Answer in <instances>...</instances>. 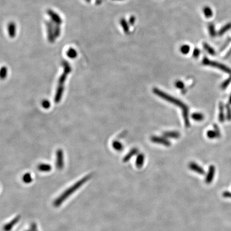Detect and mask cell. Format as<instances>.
<instances>
[{
  "mask_svg": "<svg viewBox=\"0 0 231 231\" xmlns=\"http://www.w3.org/2000/svg\"><path fill=\"white\" fill-rule=\"evenodd\" d=\"M202 63L204 65L216 67L219 70H222V71L225 73H228L231 75V69L223 64L219 63L218 62L210 60L207 57H204V58L203 59Z\"/></svg>",
  "mask_w": 231,
  "mask_h": 231,
  "instance_id": "cell-4",
  "label": "cell"
},
{
  "mask_svg": "<svg viewBox=\"0 0 231 231\" xmlns=\"http://www.w3.org/2000/svg\"><path fill=\"white\" fill-rule=\"evenodd\" d=\"M7 74V69L6 67H2L0 69V78L4 79Z\"/></svg>",
  "mask_w": 231,
  "mask_h": 231,
  "instance_id": "cell-31",
  "label": "cell"
},
{
  "mask_svg": "<svg viewBox=\"0 0 231 231\" xmlns=\"http://www.w3.org/2000/svg\"><path fill=\"white\" fill-rule=\"evenodd\" d=\"M213 128H214V131H215L217 135V138H220L221 136V133H220V131L219 130L218 126L217 124H215L213 125Z\"/></svg>",
  "mask_w": 231,
  "mask_h": 231,
  "instance_id": "cell-34",
  "label": "cell"
},
{
  "mask_svg": "<svg viewBox=\"0 0 231 231\" xmlns=\"http://www.w3.org/2000/svg\"><path fill=\"white\" fill-rule=\"evenodd\" d=\"M226 119L228 121L231 120V108L228 105H226Z\"/></svg>",
  "mask_w": 231,
  "mask_h": 231,
  "instance_id": "cell-32",
  "label": "cell"
},
{
  "mask_svg": "<svg viewBox=\"0 0 231 231\" xmlns=\"http://www.w3.org/2000/svg\"><path fill=\"white\" fill-rule=\"evenodd\" d=\"M54 35L55 36V38H57L59 37L61 33V29H60V25H55L54 26Z\"/></svg>",
  "mask_w": 231,
  "mask_h": 231,
  "instance_id": "cell-28",
  "label": "cell"
},
{
  "mask_svg": "<svg viewBox=\"0 0 231 231\" xmlns=\"http://www.w3.org/2000/svg\"><path fill=\"white\" fill-rule=\"evenodd\" d=\"M180 52L184 55H187L190 53V46L188 44L183 45L180 47Z\"/></svg>",
  "mask_w": 231,
  "mask_h": 231,
  "instance_id": "cell-26",
  "label": "cell"
},
{
  "mask_svg": "<svg viewBox=\"0 0 231 231\" xmlns=\"http://www.w3.org/2000/svg\"><path fill=\"white\" fill-rule=\"evenodd\" d=\"M62 65L64 67V72L63 74L61 75L59 82H58V86L57 88V92L55 95V101L58 103L60 101V98L63 92L64 84L67 79V77L68 74L70 73L71 71V67H70V64L67 61L63 60Z\"/></svg>",
  "mask_w": 231,
  "mask_h": 231,
  "instance_id": "cell-3",
  "label": "cell"
},
{
  "mask_svg": "<svg viewBox=\"0 0 231 231\" xmlns=\"http://www.w3.org/2000/svg\"><path fill=\"white\" fill-rule=\"evenodd\" d=\"M31 231H38V227H37V225L35 223H33L31 224V228H30Z\"/></svg>",
  "mask_w": 231,
  "mask_h": 231,
  "instance_id": "cell-36",
  "label": "cell"
},
{
  "mask_svg": "<svg viewBox=\"0 0 231 231\" xmlns=\"http://www.w3.org/2000/svg\"><path fill=\"white\" fill-rule=\"evenodd\" d=\"M208 29H209V34L212 37H214L217 35L215 25L213 24H209V26H208Z\"/></svg>",
  "mask_w": 231,
  "mask_h": 231,
  "instance_id": "cell-27",
  "label": "cell"
},
{
  "mask_svg": "<svg viewBox=\"0 0 231 231\" xmlns=\"http://www.w3.org/2000/svg\"><path fill=\"white\" fill-rule=\"evenodd\" d=\"M113 1H123V0H113Z\"/></svg>",
  "mask_w": 231,
  "mask_h": 231,
  "instance_id": "cell-43",
  "label": "cell"
},
{
  "mask_svg": "<svg viewBox=\"0 0 231 231\" xmlns=\"http://www.w3.org/2000/svg\"><path fill=\"white\" fill-rule=\"evenodd\" d=\"M192 118H193L194 120L195 121H202L204 118V115L201 114V113H199V112H196V113H194L192 115Z\"/></svg>",
  "mask_w": 231,
  "mask_h": 231,
  "instance_id": "cell-21",
  "label": "cell"
},
{
  "mask_svg": "<svg viewBox=\"0 0 231 231\" xmlns=\"http://www.w3.org/2000/svg\"><path fill=\"white\" fill-rule=\"evenodd\" d=\"M231 82V76L228 78V79H226L224 82H223L221 85V88L223 89L226 88L228 85Z\"/></svg>",
  "mask_w": 231,
  "mask_h": 231,
  "instance_id": "cell-30",
  "label": "cell"
},
{
  "mask_svg": "<svg viewBox=\"0 0 231 231\" xmlns=\"http://www.w3.org/2000/svg\"><path fill=\"white\" fill-rule=\"evenodd\" d=\"M216 169L215 166L213 165H210L209 166L208 172L206 176V183L207 184H210L213 179V178L215 177V174Z\"/></svg>",
  "mask_w": 231,
  "mask_h": 231,
  "instance_id": "cell-9",
  "label": "cell"
},
{
  "mask_svg": "<svg viewBox=\"0 0 231 231\" xmlns=\"http://www.w3.org/2000/svg\"><path fill=\"white\" fill-rule=\"evenodd\" d=\"M8 31L10 37L13 38L16 34V26L15 22H10L8 25Z\"/></svg>",
  "mask_w": 231,
  "mask_h": 231,
  "instance_id": "cell-12",
  "label": "cell"
},
{
  "mask_svg": "<svg viewBox=\"0 0 231 231\" xmlns=\"http://www.w3.org/2000/svg\"><path fill=\"white\" fill-rule=\"evenodd\" d=\"M21 216L20 215H18L13 218L11 221L6 223V224L3 226V230L4 231H11L14 226L18 224V223L20 220Z\"/></svg>",
  "mask_w": 231,
  "mask_h": 231,
  "instance_id": "cell-6",
  "label": "cell"
},
{
  "mask_svg": "<svg viewBox=\"0 0 231 231\" xmlns=\"http://www.w3.org/2000/svg\"><path fill=\"white\" fill-rule=\"evenodd\" d=\"M139 152L138 149L136 148H133L130 150V152H128L123 158L124 162H127L130 160L131 158H132L133 156L137 154Z\"/></svg>",
  "mask_w": 231,
  "mask_h": 231,
  "instance_id": "cell-15",
  "label": "cell"
},
{
  "mask_svg": "<svg viewBox=\"0 0 231 231\" xmlns=\"http://www.w3.org/2000/svg\"><path fill=\"white\" fill-rule=\"evenodd\" d=\"M206 135L209 139H211L217 138V135L214 130H209L207 132Z\"/></svg>",
  "mask_w": 231,
  "mask_h": 231,
  "instance_id": "cell-29",
  "label": "cell"
},
{
  "mask_svg": "<svg viewBox=\"0 0 231 231\" xmlns=\"http://www.w3.org/2000/svg\"><path fill=\"white\" fill-rule=\"evenodd\" d=\"M52 21H47L46 22L47 31L48 39L51 43H53L55 40V36L54 35V26Z\"/></svg>",
  "mask_w": 231,
  "mask_h": 231,
  "instance_id": "cell-5",
  "label": "cell"
},
{
  "mask_svg": "<svg viewBox=\"0 0 231 231\" xmlns=\"http://www.w3.org/2000/svg\"><path fill=\"white\" fill-rule=\"evenodd\" d=\"M203 11V13H204V16L207 18H211L213 15L212 9L209 6H206L204 7Z\"/></svg>",
  "mask_w": 231,
  "mask_h": 231,
  "instance_id": "cell-19",
  "label": "cell"
},
{
  "mask_svg": "<svg viewBox=\"0 0 231 231\" xmlns=\"http://www.w3.org/2000/svg\"><path fill=\"white\" fill-rule=\"evenodd\" d=\"M136 22V17L134 16H131L128 20V24L131 25H133Z\"/></svg>",
  "mask_w": 231,
  "mask_h": 231,
  "instance_id": "cell-37",
  "label": "cell"
},
{
  "mask_svg": "<svg viewBox=\"0 0 231 231\" xmlns=\"http://www.w3.org/2000/svg\"><path fill=\"white\" fill-rule=\"evenodd\" d=\"M180 136V133L177 131H169L164 133V136L166 138L178 139Z\"/></svg>",
  "mask_w": 231,
  "mask_h": 231,
  "instance_id": "cell-14",
  "label": "cell"
},
{
  "mask_svg": "<svg viewBox=\"0 0 231 231\" xmlns=\"http://www.w3.org/2000/svg\"><path fill=\"white\" fill-rule=\"evenodd\" d=\"M85 1H86L87 2H90L91 0H85Z\"/></svg>",
  "mask_w": 231,
  "mask_h": 231,
  "instance_id": "cell-41",
  "label": "cell"
},
{
  "mask_svg": "<svg viewBox=\"0 0 231 231\" xmlns=\"http://www.w3.org/2000/svg\"><path fill=\"white\" fill-rule=\"evenodd\" d=\"M67 56L70 58H74L77 56V53L73 48H70L67 53Z\"/></svg>",
  "mask_w": 231,
  "mask_h": 231,
  "instance_id": "cell-25",
  "label": "cell"
},
{
  "mask_svg": "<svg viewBox=\"0 0 231 231\" xmlns=\"http://www.w3.org/2000/svg\"><path fill=\"white\" fill-rule=\"evenodd\" d=\"M219 120L220 122L223 123L225 120V113H224V106L222 102H220L219 104Z\"/></svg>",
  "mask_w": 231,
  "mask_h": 231,
  "instance_id": "cell-13",
  "label": "cell"
},
{
  "mask_svg": "<svg viewBox=\"0 0 231 231\" xmlns=\"http://www.w3.org/2000/svg\"><path fill=\"white\" fill-rule=\"evenodd\" d=\"M152 92L155 95L158 96L159 98L181 108L183 112L185 126L186 127L190 126V121L189 119V108L187 107V105H185L183 102L181 101L180 100L161 91L159 89L154 88H153Z\"/></svg>",
  "mask_w": 231,
  "mask_h": 231,
  "instance_id": "cell-1",
  "label": "cell"
},
{
  "mask_svg": "<svg viewBox=\"0 0 231 231\" xmlns=\"http://www.w3.org/2000/svg\"><path fill=\"white\" fill-rule=\"evenodd\" d=\"M151 140L152 143H158L160 145H163L166 147H169L171 145V143L169 141L166 139L165 137H161V136H152L151 138Z\"/></svg>",
  "mask_w": 231,
  "mask_h": 231,
  "instance_id": "cell-8",
  "label": "cell"
},
{
  "mask_svg": "<svg viewBox=\"0 0 231 231\" xmlns=\"http://www.w3.org/2000/svg\"><path fill=\"white\" fill-rule=\"evenodd\" d=\"M56 166L57 168L61 170L64 166L63 154L62 150H58L57 152V159H56Z\"/></svg>",
  "mask_w": 231,
  "mask_h": 231,
  "instance_id": "cell-11",
  "label": "cell"
},
{
  "mask_svg": "<svg viewBox=\"0 0 231 231\" xmlns=\"http://www.w3.org/2000/svg\"><path fill=\"white\" fill-rule=\"evenodd\" d=\"M31 231V230L29 229V230H26V231Z\"/></svg>",
  "mask_w": 231,
  "mask_h": 231,
  "instance_id": "cell-42",
  "label": "cell"
},
{
  "mask_svg": "<svg viewBox=\"0 0 231 231\" xmlns=\"http://www.w3.org/2000/svg\"><path fill=\"white\" fill-rule=\"evenodd\" d=\"M92 177V174H88L85 177L82 178V179L76 182L73 185L67 188L54 201V206L55 207H59L60 206H61V204L67 198H69L72 194L78 190L80 187H81L85 183L88 181Z\"/></svg>",
  "mask_w": 231,
  "mask_h": 231,
  "instance_id": "cell-2",
  "label": "cell"
},
{
  "mask_svg": "<svg viewBox=\"0 0 231 231\" xmlns=\"http://www.w3.org/2000/svg\"><path fill=\"white\" fill-rule=\"evenodd\" d=\"M51 169V166L48 164H41L38 166V169L41 172H49Z\"/></svg>",
  "mask_w": 231,
  "mask_h": 231,
  "instance_id": "cell-18",
  "label": "cell"
},
{
  "mask_svg": "<svg viewBox=\"0 0 231 231\" xmlns=\"http://www.w3.org/2000/svg\"><path fill=\"white\" fill-rule=\"evenodd\" d=\"M120 24L121 27L123 29L124 32L126 34H128L130 32V27L128 22L124 18L120 19Z\"/></svg>",
  "mask_w": 231,
  "mask_h": 231,
  "instance_id": "cell-17",
  "label": "cell"
},
{
  "mask_svg": "<svg viewBox=\"0 0 231 231\" xmlns=\"http://www.w3.org/2000/svg\"><path fill=\"white\" fill-rule=\"evenodd\" d=\"M112 147L116 150L118 152L121 151L123 149V145L118 141H114V142L112 143Z\"/></svg>",
  "mask_w": 231,
  "mask_h": 231,
  "instance_id": "cell-24",
  "label": "cell"
},
{
  "mask_svg": "<svg viewBox=\"0 0 231 231\" xmlns=\"http://www.w3.org/2000/svg\"><path fill=\"white\" fill-rule=\"evenodd\" d=\"M145 161V156L143 154H139L137 156L136 161V164L137 166V168H142L143 165L144 164Z\"/></svg>",
  "mask_w": 231,
  "mask_h": 231,
  "instance_id": "cell-16",
  "label": "cell"
},
{
  "mask_svg": "<svg viewBox=\"0 0 231 231\" xmlns=\"http://www.w3.org/2000/svg\"><path fill=\"white\" fill-rule=\"evenodd\" d=\"M22 181H24V183L27 184L32 183V181H33V178H32L31 174H30L29 173H27L24 174L22 177Z\"/></svg>",
  "mask_w": 231,
  "mask_h": 231,
  "instance_id": "cell-23",
  "label": "cell"
},
{
  "mask_svg": "<svg viewBox=\"0 0 231 231\" xmlns=\"http://www.w3.org/2000/svg\"><path fill=\"white\" fill-rule=\"evenodd\" d=\"M48 15L51 17V21L55 23L56 25H60L62 23V20L57 13L54 12L51 10H48L47 11Z\"/></svg>",
  "mask_w": 231,
  "mask_h": 231,
  "instance_id": "cell-7",
  "label": "cell"
},
{
  "mask_svg": "<svg viewBox=\"0 0 231 231\" xmlns=\"http://www.w3.org/2000/svg\"><path fill=\"white\" fill-rule=\"evenodd\" d=\"M42 105L44 106V107L45 108H48L50 106V103L48 101H45L43 102L42 103Z\"/></svg>",
  "mask_w": 231,
  "mask_h": 231,
  "instance_id": "cell-39",
  "label": "cell"
},
{
  "mask_svg": "<svg viewBox=\"0 0 231 231\" xmlns=\"http://www.w3.org/2000/svg\"><path fill=\"white\" fill-rule=\"evenodd\" d=\"M231 29V22L227 23L225 26H224L222 29L219 30L218 32V35L222 36L226 32H227L228 30H230Z\"/></svg>",
  "mask_w": 231,
  "mask_h": 231,
  "instance_id": "cell-20",
  "label": "cell"
},
{
  "mask_svg": "<svg viewBox=\"0 0 231 231\" xmlns=\"http://www.w3.org/2000/svg\"><path fill=\"white\" fill-rule=\"evenodd\" d=\"M175 86L177 87L178 88L183 89L184 88L185 84L184 82H182L181 81H177L175 83Z\"/></svg>",
  "mask_w": 231,
  "mask_h": 231,
  "instance_id": "cell-35",
  "label": "cell"
},
{
  "mask_svg": "<svg viewBox=\"0 0 231 231\" xmlns=\"http://www.w3.org/2000/svg\"><path fill=\"white\" fill-rule=\"evenodd\" d=\"M189 168L191 170L194 171L199 174H204L205 173V171L204 170V169L201 166L197 164L195 162H190L189 164Z\"/></svg>",
  "mask_w": 231,
  "mask_h": 231,
  "instance_id": "cell-10",
  "label": "cell"
},
{
  "mask_svg": "<svg viewBox=\"0 0 231 231\" xmlns=\"http://www.w3.org/2000/svg\"><path fill=\"white\" fill-rule=\"evenodd\" d=\"M223 196L225 198H231V192H224L223 193Z\"/></svg>",
  "mask_w": 231,
  "mask_h": 231,
  "instance_id": "cell-38",
  "label": "cell"
},
{
  "mask_svg": "<svg viewBox=\"0 0 231 231\" xmlns=\"http://www.w3.org/2000/svg\"><path fill=\"white\" fill-rule=\"evenodd\" d=\"M229 103L230 105H231V94L230 96V98H229Z\"/></svg>",
  "mask_w": 231,
  "mask_h": 231,
  "instance_id": "cell-40",
  "label": "cell"
},
{
  "mask_svg": "<svg viewBox=\"0 0 231 231\" xmlns=\"http://www.w3.org/2000/svg\"><path fill=\"white\" fill-rule=\"evenodd\" d=\"M203 47L204 49L206 50L209 54H210L211 55H215L216 54L215 51L210 46H209V44L206 43H204L203 44Z\"/></svg>",
  "mask_w": 231,
  "mask_h": 231,
  "instance_id": "cell-22",
  "label": "cell"
},
{
  "mask_svg": "<svg viewBox=\"0 0 231 231\" xmlns=\"http://www.w3.org/2000/svg\"><path fill=\"white\" fill-rule=\"evenodd\" d=\"M200 54H201V52H200L199 49L196 48H195L194 49L193 52V56L194 58H198V57H199Z\"/></svg>",
  "mask_w": 231,
  "mask_h": 231,
  "instance_id": "cell-33",
  "label": "cell"
}]
</instances>
